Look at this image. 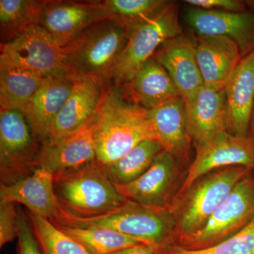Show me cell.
Segmentation results:
<instances>
[{"label": "cell", "mask_w": 254, "mask_h": 254, "mask_svg": "<svg viewBox=\"0 0 254 254\" xmlns=\"http://www.w3.org/2000/svg\"><path fill=\"white\" fill-rule=\"evenodd\" d=\"M88 125L102 165L117 161L145 140L158 141L148 110L127 99L115 85L105 88Z\"/></svg>", "instance_id": "obj_1"}, {"label": "cell", "mask_w": 254, "mask_h": 254, "mask_svg": "<svg viewBox=\"0 0 254 254\" xmlns=\"http://www.w3.org/2000/svg\"><path fill=\"white\" fill-rule=\"evenodd\" d=\"M54 223L79 227H101L135 239L158 254L173 245L176 223L168 209L145 206L127 200L113 211L98 216L82 218L60 206Z\"/></svg>", "instance_id": "obj_2"}, {"label": "cell", "mask_w": 254, "mask_h": 254, "mask_svg": "<svg viewBox=\"0 0 254 254\" xmlns=\"http://www.w3.org/2000/svg\"><path fill=\"white\" fill-rule=\"evenodd\" d=\"M128 36L126 28L114 19L88 28L63 48L70 72L110 86L114 68Z\"/></svg>", "instance_id": "obj_3"}, {"label": "cell", "mask_w": 254, "mask_h": 254, "mask_svg": "<svg viewBox=\"0 0 254 254\" xmlns=\"http://www.w3.org/2000/svg\"><path fill=\"white\" fill-rule=\"evenodd\" d=\"M253 172L243 166L218 169L200 177L185 193L174 198L168 207L176 223L174 243L204 226L237 184Z\"/></svg>", "instance_id": "obj_4"}, {"label": "cell", "mask_w": 254, "mask_h": 254, "mask_svg": "<svg viewBox=\"0 0 254 254\" xmlns=\"http://www.w3.org/2000/svg\"><path fill=\"white\" fill-rule=\"evenodd\" d=\"M54 180L60 206L76 216L90 218L104 215L127 200L97 160L55 175Z\"/></svg>", "instance_id": "obj_5"}, {"label": "cell", "mask_w": 254, "mask_h": 254, "mask_svg": "<svg viewBox=\"0 0 254 254\" xmlns=\"http://www.w3.org/2000/svg\"><path fill=\"white\" fill-rule=\"evenodd\" d=\"M254 218V177H245L219 205L204 226L173 245L188 250L209 248L233 236Z\"/></svg>", "instance_id": "obj_6"}, {"label": "cell", "mask_w": 254, "mask_h": 254, "mask_svg": "<svg viewBox=\"0 0 254 254\" xmlns=\"http://www.w3.org/2000/svg\"><path fill=\"white\" fill-rule=\"evenodd\" d=\"M128 33L126 46L114 68L112 81L116 86L125 84L165 41L182 34L178 6L171 1L161 12Z\"/></svg>", "instance_id": "obj_7"}, {"label": "cell", "mask_w": 254, "mask_h": 254, "mask_svg": "<svg viewBox=\"0 0 254 254\" xmlns=\"http://www.w3.org/2000/svg\"><path fill=\"white\" fill-rule=\"evenodd\" d=\"M41 143L26 117L18 110L0 111V177L10 184L28 176L36 168Z\"/></svg>", "instance_id": "obj_8"}, {"label": "cell", "mask_w": 254, "mask_h": 254, "mask_svg": "<svg viewBox=\"0 0 254 254\" xmlns=\"http://www.w3.org/2000/svg\"><path fill=\"white\" fill-rule=\"evenodd\" d=\"M0 55L43 78L71 74L63 47L38 24L30 26L1 43Z\"/></svg>", "instance_id": "obj_9"}, {"label": "cell", "mask_w": 254, "mask_h": 254, "mask_svg": "<svg viewBox=\"0 0 254 254\" xmlns=\"http://www.w3.org/2000/svg\"><path fill=\"white\" fill-rule=\"evenodd\" d=\"M184 168L173 155L163 150L141 177L127 185H115L128 201L151 208L168 209L180 189L178 184Z\"/></svg>", "instance_id": "obj_10"}, {"label": "cell", "mask_w": 254, "mask_h": 254, "mask_svg": "<svg viewBox=\"0 0 254 254\" xmlns=\"http://www.w3.org/2000/svg\"><path fill=\"white\" fill-rule=\"evenodd\" d=\"M113 19L103 1H46L38 25L64 47L93 25Z\"/></svg>", "instance_id": "obj_11"}, {"label": "cell", "mask_w": 254, "mask_h": 254, "mask_svg": "<svg viewBox=\"0 0 254 254\" xmlns=\"http://www.w3.org/2000/svg\"><path fill=\"white\" fill-rule=\"evenodd\" d=\"M195 149L194 160L187 169L186 176L173 198L185 193L195 180L213 170L243 166L254 171V141L249 136H235L227 131Z\"/></svg>", "instance_id": "obj_12"}, {"label": "cell", "mask_w": 254, "mask_h": 254, "mask_svg": "<svg viewBox=\"0 0 254 254\" xmlns=\"http://www.w3.org/2000/svg\"><path fill=\"white\" fill-rule=\"evenodd\" d=\"M106 87L93 78L76 76L72 90L45 142L59 141L87 126L94 116Z\"/></svg>", "instance_id": "obj_13"}, {"label": "cell", "mask_w": 254, "mask_h": 254, "mask_svg": "<svg viewBox=\"0 0 254 254\" xmlns=\"http://www.w3.org/2000/svg\"><path fill=\"white\" fill-rule=\"evenodd\" d=\"M0 202L19 203L29 213L51 222L59 216L60 205L55 190L54 175L46 169L37 168L28 176L0 185Z\"/></svg>", "instance_id": "obj_14"}, {"label": "cell", "mask_w": 254, "mask_h": 254, "mask_svg": "<svg viewBox=\"0 0 254 254\" xmlns=\"http://www.w3.org/2000/svg\"><path fill=\"white\" fill-rule=\"evenodd\" d=\"M187 23L197 36H225L233 40L242 58L254 50V13L205 10L191 6L186 12Z\"/></svg>", "instance_id": "obj_15"}, {"label": "cell", "mask_w": 254, "mask_h": 254, "mask_svg": "<svg viewBox=\"0 0 254 254\" xmlns=\"http://www.w3.org/2000/svg\"><path fill=\"white\" fill-rule=\"evenodd\" d=\"M153 58L168 72L185 102L204 85L197 63L193 38L181 34L171 38L156 50Z\"/></svg>", "instance_id": "obj_16"}, {"label": "cell", "mask_w": 254, "mask_h": 254, "mask_svg": "<svg viewBox=\"0 0 254 254\" xmlns=\"http://www.w3.org/2000/svg\"><path fill=\"white\" fill-rule=\"evenodd\" d=\"M185 104L194 148L207 144L227 131L224 88L203 85Z\"/></svg>", "instance_id": "obj_17"}, {"label": "cell", "mask_w": 254, "mask_h": 254, "mask_svg": "<svg viewBox=\"0 0 254 254\" xmlns=\"http://www.w3.org/2000/svg\"><path fill=\"white\" fill-rule=\"evenodd\" d=\"M158 141L182 166L190 167L193 144L186 104L181 96L148 110Z\"/></svg>", "instance_id": "obj_18"}, {"label": "cell", "mask_w": 254, "mask_h": 254, "mask_svg": "<svg viewBox=\"0 0 254 254\" xmlns=\"http://www.w3.org/2000/svg\"><path fill=\"white\" fill-rule=\"evenodd\" d=\"M224 90L227 132L248 136L254 105V50L242 58Z\"/></svg>", "instance_id": "obj_19"}, {"label": "cell", "mask_w": 254, "mask_h": 254, "mask_svg": "<svg viewBox=\"0 0 254 254\" xmlns=\"http://www.w3.org/2000/svg\"><path fill=\"white\" fill-rule=\"evenodd\" d=\"M73 75L46 78L22 113L40 143L46 141L55 119L74 84Z\"/></svg>", "instance_id": "obj_20"}, {"label": "cell", "mask_w": 254, "mask_h": 254, "mask_svg": "<svg viewBox=\"0 0 254 254\" xmlns=\"http://www.w3.org/2000/svg\"><path fill=\"white\" fill-rule=\"evenodd\" d=\"M195 55L204 85L223 88L242 60L240 48L225 36L193 37Z\"/></svg>", "instance_id": "obj_21"}, {"label": "cell", "mask_w": 254, "mask_h": 254, "mask_svg": "<svg viewBox=\"0 0 254 254\" xmlns=\"http://www.w3.org/2000/svg\"><path fill=\"white\" fill-rule=\"evenodd\" d=\"M96 160V150L89 125L59 141L42 143L36 168L53 175L75 170Z\"/></svg>", "instance_id": "obj_22"}, {"label": "cell", "mask_w": 254, "mask_h": 254, "mask_svg": "<svg viewBox=\"0 0 254 254\" xmlns=\"http://www.w3.org/2000/svg\"><path fill=\"white\" fill-rule=\"evenodd\" d=\"M120 88L125 98L148 110L180 96L168 72L153 58Z\"/></svg>", "instance_id": "obj_23"}, {"label": "cell", "mask_w": 254, "mask_h": 254, "mask_svg": "<svg viewBox=\"0 0 254 254\" xmlns=\"http://www.w3.org/2000/svg\"><path fill=\"white\" fill-rule=\"evenodd\" d=\"M44 78H46L15 64L0 55L1 110H18L23 112Z\"/></svg>", "instance_id": "obj_24"}, {"label": "cell", "mask_w": 254, "mask_h": 254, "mask_svg": "<svg viewBox=\"0 0 254 254\" xmlns=\"http://www.w3.org/2000/svg\"><path fill=\"white\" fill-rule=\"evenodd\" d=\"M162 150L163 145L160 142L153 139L145 140L123 158L109 165H103L114 184L127 185L141 177Z\"/></svg>", "instance_id": "obj_25"}, {"label": "cell", "mask_w": 254, "mask_h": 254, "mask_svg": "<svg viewBox=\"0 0 254 254\" xmlns=\"http://www.w3.org/2000/svg\"><path fill=\"white\" fill-rule=\"evenodd\" d=\"M56 225L91 254H113L129 247L143 245L135 239L109 229Z\"/></svg>", "instance_id": "obj_26"}, {"label": "cell", "mask_w": 254, "mask_h": 254, "mask_svg": "<svg viewBox=\"0 0 254 254\" xmlns=\"http://www.w3.org/2000/svg\"><path fill=\"white\" fill-rule=\"evenodd\" d=\"M45 1L0 0V27L4 43L30 26L38 24Z\"/></svg>", "instance_id": "obj_27"}, {"label": "cell", "mask_w": 254, "mask_h": 254, "mask_svg": "<svg viewBox=\"0 0 254 254\" xmlns=\"http://www.w3.org/2000/svg\"><path fill=\"white\" fill-rule=\"evenodd\" d=\"M28 219L42 254H91L54 222L31 213Z\"/></svg>", "instance_id": "obj_28"}, {"label": "cell", "mask_w": 254, "mask_h": 254, "mask_svg": "<svg viewBox=\"0 0 254 254\" xmlns=\"http://www.w3.org/2000/svg\"><path fill=\"white\" fill-rule=\"evenodd\" d=\"M171 1L167 0H106L103 1L112 18L123 25L127 31L154 17Z\"/></svg>", "instance_id": "obj_29"}, {"label": "cell", "mask_w": 254, "mask_h": 254, "mask_svg": "<svg viewBox=\"0 0 254 254\" xmlns=\"http://www.w3.org/2000/svg\"><path fill=\"white\" fill-rule=\"evenodd\" d=\"M157 254H254V218L235 235L209 248L188 250L171 245Z\"/></svg>", "instance_id": "obj_30"}, {"label": "cell", "mask_w": 254, "mask_h": 254, "mask_svg": "<svg viewBox=\"0 0 254 254\" xmlns=\"http://www.w3.org/2000/svg\"><path fill=\"white\" fill-rule=\"evenodd\" d=\"M18 208L15 203L0 202V247L18 238Z\"/></svg>", "instance_id": "obj_31"}, {"label": "cell", "mask_w": 254, "mask_h": 254, "mask_svg": "<svg viewBox=\"0 0 254 254\" xmlns=\"http://www.w3.org/2000/svg\"><path fill=\"white\" fill-rule=\"evenodd\" d=\"M18 212L19 233L17 238V254H42L29 219L20 208H18Z\"/></svg>", "instance_id": "obj_32"}, {"label": "cell", "mask_w": 254, "mask_h": 254, "mask_svg": "<svg viewBox=\"0 0 254 254\" xmlns=\"http://www.w3.org/2000/svg\"><path fill=\"white\" fill-rule=\"evenodd\" d=\"M185 2L202 9L230 12L247 11L245 3L238 0H187Z\"/></svg>", "instance_id": "obj_33"}, {"label": "cell", "mask_w": 254, "mask_h": 254, "mask_svg": "<svg viewBox=\"0 0 254 254\" xmlns=\"http://www.w3.org/2000/svg\"><path fill=\"white\" fill-rule=\"evenodd\" d=\"M113 254H157L154 251L144 245H138L120 251Z\"/></svg>", "instance_id": "obj_34"}, {"label": "cell", "mask_w": 254, "mask_h": 254, "mask_svg": "<svg viewBox=\"0 0 254 254\" xmlns=\"http://www.w3.org/2000/svg\"><path fill=\"white\" fill-rule=\"evenodd\" d=\"M248 136L254 141V105L253 110H252V117H251L250 130H249Z\"/></svg>", "instance_id": "obj_35"}, {"label": "cell", "mask_w": 254, "mask_h": 254, "mask_svg": "<svg viewBox=\"0 0 254 254\" xmlns=\"http://www.w3.org/2000/svg\"><path fill=\"white\" fill-rule=\"evenodd\" d=\"M253 4L254 5V3H253Z\"/></svg>", "instance_id": "obj_36"}]
</instances>
